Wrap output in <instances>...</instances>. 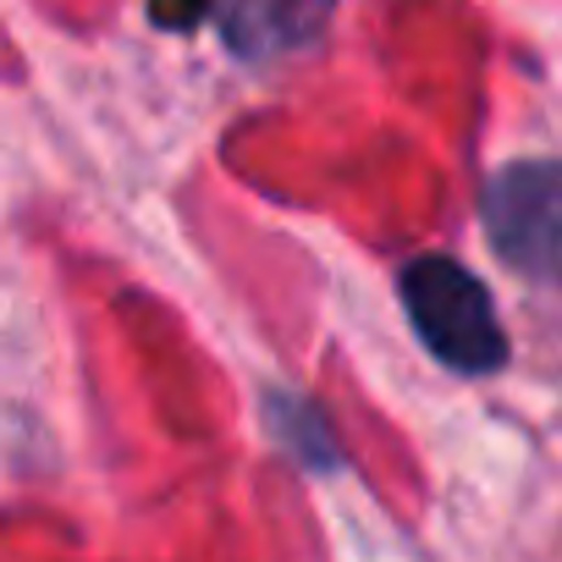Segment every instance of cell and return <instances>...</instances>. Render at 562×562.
Wrapping results in <instances>:
<instances>
[{
    "label": "cell",
    "instance_id": "6da1fadb",
    "mask_svg": "<svg viewBox=\"0 0 562 562\" xmlns=\"http://www.w3.org/2000/svg\"><path fill=\"white\" fill-rule=\"evenodd\" d=\"M403 310L419 331V342L458 375H496L507 364V331L502 315L485 293V281L447 259V254H419L397 270Z\"/></svg>",
    "mask_w": 562,
    "mask_h": 562
},
{
    "label": "cell",
    "instance_id": "7a4b0ae2",
    "mask_svg": "<svg viewBox=\"0 0 562 562\" xmlns=\"http://www.w3.org/2000/svg\"><path fill=\"white\" fill-rule=\"evenodd\" d=\"M480 221L502 265L562 288V160H513L480 193Z\"/></svg>",
    "mask_w": 562,
    "mask_h": 562
},
{
    "label": "cell",
    "instance_id": "3957f363",
    "mask_svg": "<svg viewBox=\"0 0 562 562\" xmlns=\"http://www.w3.org/2000/svg\"><path fill=\"white\" fill-rule=\"evenodd\" d=\"M337 0H210L221 40L243 61H276L321 40Z\"/></svg>",
    "mask_w": 562,
    "mask_h": 562
},
{
    "label": "cell",
    "instance_id": "277c9868",
    "mask_svg": "<svg viewBox=\"0 0 562 562\" xmlns=\"http://www.w3.org/2000/svg\"><path fill=\"white\" fill-rule=\"evenodd\" d=\"M155 18L182 34V29H193V23L210 18V0H155Z\"/></svg>",
    "mask_w": 562,
    "mask_h": 562
}]
</instances>
